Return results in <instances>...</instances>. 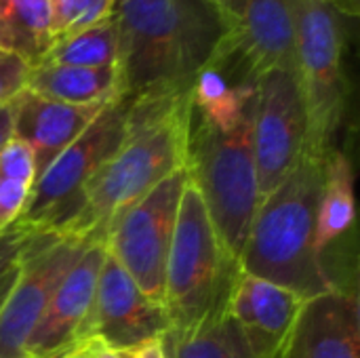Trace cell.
Returning <instances> with one entry per match:
<instances>
[{"instance_id":"1","label":"cell","mask_w":360,"mask_h":358,"mask_svg":"<svg viewBox=\"0 0 360 358\" xmlns=\"http://www.w3.org/2000/svg\"><path fill=\"white\" fill-rule=\"evenodd\" d=\"M118 97L141 99L192 89L226 32L211 0H114Z\"/></svg>"},{"instance_id":"2","label":"cell","mask_w":360,"mask_h":358,"mask_svg":"<svg viewBox=\"0 0 360 358\" xmlns=\"http://www.w3.org/2000/svg\"><path fill=\"white\" fill-rule=\"evenodd\" d=\"M192 89L129 103L124 139L84 192V205L63 236L103 241L110 222L188 162Z\"/></svg>"},{"instance_id":"3","label":"cell","mask_w":360,"mask_h":358,"mask_svg":"<svg viewBox=\"0 0 360 358\" xmlns=\"http://www.w3.org/2000/svg\"><path fill=\"white\" fill-rule=\"evenodd\" d=\"M327 156L306 152L287 179L262 198L238 262L243 272L285 287L304 302L338 289L314 247Z\"/></svg>"},{"instance_id":"4","label":"cell","mask_w":360,"mask_h":358,"mask_svg":"<svg viewBox=\"0 0 360 358\" xmlns=\"http://www.w3.org/2000/svg\"><path fill=\"white\" fill-rule=\"evenodd\" d=\"M253 103L232 127H215L192 110L188 162L217 238L228 257L238 264L255 211L259 207L257 169L253 158Z\"/></svg>"},{"instance_id":"5","label":"cell","mask_w":360,"mask_h":358,"mask_svg":"<svg viewBox=\"0 0 360 358\" xmlns=\"http://www.w3.org/2000/svg\"><path fill=\"white\" fill-rule=\"evenodd\" d=\"M238 270L217 238L198 188L188 179L165 274V310L171 327H194L226 308Z\"/></svg>"},{"instance_id":"6","label":"cell","mask_w":360,"mask_h":358,"mask_svg":"<svg viewBox=\"0 0 360 358\" xmlns=\"http://www.w3.org/2000/svg\"><path fill=\"white\" fill-rule=\"evenodd\" d=\"M129 103L127 97L108 101L82 135L34 179L25 207L11 230L27 236H63L68 232L82 211L89 181L118 152L124 139Z\"/></svg>"},{"instance_id":"7","label":"cell","mask_w":360,"mask_h":358,"mask_svg":"<svg viewBox=\"0 0 360 358\" xmlns=\"http://www.w3.org/2000/svg\"><path fill=\"white\" fill-rule=\"evenodd\" d=\"M295 21V78L308 120L306 152L327 156L346 110V17L325 0H289Z\"/></svg>"},{"instance_id":"8","label":"cell","mask_w":360,"mask_h":358,"mask_svg":"<svg viewBox=\"0 0 360 358\" xmlns=\"http://www.w3.org/2000/svg\"><path fill=\"white\" fill-rule=\"evenodd\" d=\"M188 179V169H177L143 198L120 211L103 234L112 257L135 281L141 293L160 306H165L167 260Z\"/></svg>"},{"instance_id":"9","label":"cell","mask_w":360,"mask_h":358,"mask_svg":"<svg viewBox=\"0 0 360 358\" xmlns=\"http://www.w3.org/2000/svg\"><path fill=\"white\" fill-rule=\"evenodd\" d=\"M226 32L207 70L230 87L257 84L272 70H295V21L289 0H228Z\"/></svg>"},{"instance_id":"10","label":"cell","mask_w":360,"mask_h":358,"mask_svg":"<svg viewBox=\"0 0 360 358\" xmlns=\"http://www.w3.org/2000/svg\"><path fill=\"white\" fill-rule=\"evenodd\" d=\"M251 141L264 198L287 179L308 146V120L293 70H272L257 80Z\"/></svg>"},{"instance_id":"11","label":"cell","mask_w":360,"mask_h":358,"mask_svg":"<svg viewBox=\"0 0 360 358\" xmlns=\"http://www.w3.org/2000/svg\"><path fill=\"white\" fill-rule=\"evenodd\" d=\"M86 243L57 234L30 236L19 255V276L0 310V358H25L53 291Z\"/></svg>"},{"instance_id":"12","label":"cell","mask_w":360,"mask_h":358,"mask_svg":"<svg viewBox=\"0 0 360 358\" xmlns=\"http://www.w3.org/2000/svg\"><path fill=\"white\" fill-rule=\"evenodd\" d=\"M169 327L171 321L165 306L148 300L108 251L78 344L97 340L110 350L124 352L143 342L162 338Z\"/></svg>"},{"instance_id":"13","label":"cell","mask_w":360,"mask_h":358,"mask_svg":"<svg viewBox=\"0 0 360 358\" xmlns=\"http://www.w3.org/2000/svg\"><path fill=\"white\" fill-rule=\"evenodd\" d=\"M105 255V241L86 243L53 291L46 310L25 346V358H61L78 344V335L95 300L97 279Z\"/></svg>"},{"instance_id":"14","label":"cell","mask_w":360,"mask_h":358,"mask_svg":"<svg viewBox=\"0 0 360 358\" xmlns=\"http://www.w3.org/2000/svg\"><path fill=\"white\" fill-rule=\"evenodd\" d=\"M302 306L293 291L238 270L226 310L251 357L281 358Z\"/></svg>"},{"instance_id":"15","label":"cell","mask_w":360,"mask_h":358,"mask_svg":"<svg viewBox=\"0 0 360 358\" xmlns=\"http://www.w3.org/2000/svg\"><path fill=\"white\" fill-rule=\"evenodd\" d=\"M281 358H360L356 293L333 289L304 302Z\"/></svg>"},{"instance_id":"16","label":"cell","mask_w":360,"mask_h":358,"mask_svg":"<svg viewBox=\"0 0 360 358\" xmlns=\"http://www.w3.org/2000/svg\"><path fill=\"white\" fill-rule=\"evenodd\" d=\"M103 106L105 103L74 106L53 101L27 89L11 101L13 137H19L30 146L36 169L34 179H38L46 167L82 135Z\"/></svg>"},{"instance_id":"17","label":"cell","mask_w":360,"mask_h":358,"mask_svg":"<svg viewBox=\"0 0 360 358\" xmlns=\"http://www.w3.org/2000/svg\"><path fill=\"white\" fill-rule=\"evenodd\" d=\"M25 89L40 97L74 106L108 103L118 97V74L116 65L78 68L40 63L30 70Z\"/></svg>"},{"instance_id":"18","label":"cell","mask_w":360,"mask_h":358,"mask_svg":"<svg viewBox=\"0 0 360 358\" xmlns=\"http://www.w3.org/2000/svg\"><path fill=\"white\" fill-rule=\"evenodd\" d=\"M53 46L49 0H0V51L38 65Z\"/></svg>"},{"instance_id":"19","label":"cell","mask_w":360,"mask_h":358,"mask_svg":"<svg viewBox=\"0 0 360 358\" xmlns=\"http://www.w3.org/2000/svg\"><path fill=\"white\" fill-rule=\"evenodd\" d=\"M354 222V173L346 154L331 150L325 160V179L316 209L314 247L323 253Z\"/></svg>"},{"instance_id":"20","label":"cell","mask_w":360,"mask_h":358,"mask_svg":"<svg viewBox=\"0 0 360 358\" xmlns=\"http://www.w3.org/2000/svg\"><path fill=\"white\" fill-rule=\"evenodd\" d=\"M160 342L165 358H253L226 308L194 327H169Z\"/></svg>"},{"instance_id":"21","label":"cell","mask_w":360,"mask_h":358,"mask_svg":"<svg viewBox=\"0 0 360 358\" xmlns=\"http://www.w3.org/2000/svg\"><path fill=\"white\" fill-rule=\"evenodd\" d=\"M116 57H118V32L114 19L110 17L97 25H91L82 32H76L55 42L40 59V63L103 68V65H116Z\"/></svg>"},{"instance_id":"22","label":"cell","mask_w":360,"mask_h":358,"mask_svg":"<svg viewBox=\"0 0 360 358\" xmlns=\"http://www.w3.org/2000/svg\"><path fill=\"white\" fill-rule=\"evenodd\" d=\"M53 17V44L97 25L112 15L114 0H49Z\"/></svg>"},{"instance_id":"23","label":"cell","mask_w":360,"mask_h":358,"mask_svg":"<svg viewBox=\"0 0 360 358\" xmlns=\"http://www.w3.org/2000/svg\"><path fill=\"white\" fill-rule=\"evenodd\" d=\"M34 177L36 169L30 146L19 137H11L0 150V179L32 186Z\"/></svg>"},{"instance_id":"24","label":"cell","mask_w":360,"mask_h":358,"mask_svg":"<svg viewBox=\"0 0 360 358\" xmlns=\"http://www.w3.org/2000/svg\"><path fill=\"white\" fill-rule=\"evenodd\" d=\"M30 70L21 57L0 51V106L11 103L25 89Z\"/></svg>"},{"instance_id":"25","label":"cell","mask_w":360,"mask_h":358,"mask_svg":"<svg viewBox=\"0 0 360 358\" xmlns=\"http://www.w3.org/2000/svg\"><path fill=\"white\" fill-rule=\"evenodd\" d=\"M30 188L32 186L27 184L0 179V236L6 234L15 224V219L19 217L30 196Z\"/></svg>"},{"instance_id":"26","label":"cell","mask_w":360,"mask_h":358,"mask_svg":"<svg viewBox=\"0 0 360 358\" xmlns=\"http://www.w3.org/2000/svg\"><path fill=\"white\" fill-rule=\"evenodd\" d=\"M27 241H30V236L23 232H17V230H8L6 234L0 236V270L8 268L11 264H15L19 260Z\"/></svg>"},{"instance_id":"27","label":"cell","mask_w":360,"mask_h":358,"mask_svg":"<svg viewBox=\"0 0 360 358\" xmlns=\"http://www.w3.org/2000/svg\"><path fill=\"white\" fill-rule=\"evenodd\" d=\"M124 358H165V350H162V342L160 338L158 340H150V342H143L131 350H124L122 352Z\"/></svg>"},{"instance_id":"28","label":"cell","mask_w":360,"mask_h":358,"mask_svg":"<svg viewBox=\"0 0 360 358\" xmlns=\"http://www.w3.org/2000/svg\"><path fill=\"white\" fill-rule=\"evenodd\" d=\"M17 276H19V260L15 264H11L8 268L0 270V310L4 306V302H6V298H8Z\"/></svg>"},{"instance_id":"29","label":"cell","mask_w":360,"mask_h":358,"mask_svg":"<svg viewBox=\"0 0 360 358\" xmlns=\"http://www.w3.org/2000/svg\"><path fill=\"white\" fill-rule=\"evenodd\" d=\"M13 137V108L11 103L0 106V150Z\"/></svg>"},{"instance_id":"30","label":"cell","mask_w":360,"mask_h":358,"mask_svg":"<svg viewBox=\"0 0 360 358\" xmlns=\"http://www.w3.org/2000/svg\"><path fill=\"white\" fill-rule=\"evenodd\" d=\"M80 344H84V346L91 350L93 358H124L122 357V352L110 350V348H105V346H103L101 342H97V340H84V342H80Z\"/></svg>"},{"instance_id":"31","label":"cell","mask_w":360,"mask_h":358,"mask_svg":"<svg viewBox=\"0 0 360 358\" xmlns=\"http://www.w3.org/2000/svg\"><path fill=\"white\" fill-rule=\"evenodd\" d=\"M331 6H335L344 17H354L359 13V0H325Z\"/></svg>"},{"instance_id":"32","label":"cell","mask_w":360,"mask_h":358,"mask_svg":"<svg viewBox=\"0 0 360 358\" xmlns=\"http://www.w3.org/2000/svg\"><path fill=\"white\" fill-rule=\"evenodd\" d=\"M61 358H93V354L84 344H76L70 352H65Z\"/></svg>"},{"instance_id":"33","label":"cell","mask_w":360,"mask_h":358,"mask_svg":"<svg viewBox=\"0 0 360 358\" xmlns=\"http://www.w3.org/2000/svg\"><path fill=\"white\" fill-rule=\"evenodd\" d=\"M211 2H215V4H217V6H221V8H224V6H226V2H228V0H211Z\"/></svg>"}]
</instances>
